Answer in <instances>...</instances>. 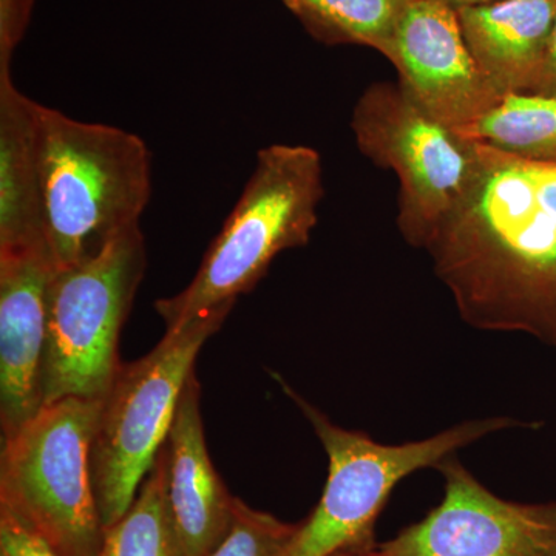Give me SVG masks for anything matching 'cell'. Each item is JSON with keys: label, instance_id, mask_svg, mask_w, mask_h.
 Here are the masks:
<instances>
[{"label": "cell", "instance_id": "obj_4", "mask_svg": "<svg viewBox=\"0 0 556 556\" xmlns=\"http://www.w3.org/2000/svg\"><path fill=\"white\" fill-rule=\"evenodd\" d=\"M277 382L306 416L328 456V479L313 514L299 522L283 556H336L376 547L375 526L394 486L420 468L496 431L529 424L508 417L470 420L422 441L387 445L336 426L280 376Z\"/></svg>", "mask_w": 556, "mask_h": 556}, {"label": "cell", "instance_id": "obj_25", "mask_svg": "<svg viewBox=\"0 0 556 556\" xmlns=\"http://www.w3.org/2000/svg\"><path fill=\"white\" fill-rule=\"evenodd\" d=\"M554 2H556V0H554Z\"/></svg>", "mask_w": 556, "mask_h": 556}, {"label": "cell", "instance_id": "obj_7", "mask_svg": "<svg viewBox=\"0 0 556 556\" xmlns=\"http://www.w3.org/2000/svg\"><path fill=\"white\" fill-rule=\"evenodd\" d=\"M146 265L144 236L137 226L94 257L54 270L40 369L42 407L64 397L104 399L109 393L123 364L121 329Z\"/></svg>", "mask_w": 556, "mask_h": 556}, {"label": "cell", "instance_id": "obj_14", "mask_svg": "<svg viewBox=\"0 0 556 556\" xmlns=\"http://www.w3.org/2000/svg\"><path fill=\"white\" fill-rule=\"evenodd\" d=\"M39 105L14 87L11 70H0V252L49 249L40 189Z\"/></svg>", "mask_w": 556, "mask_h": 556}, {"label": "cell", "instance_id": "obj_24", "mask_svg": "<svg viewBox=\"0 0 556 556\" xmlns=\"http://www.w3.org/2000/svg\"><path fill=\"white\" fill-rule=\"evenodd\" d=\"M281 2H285V0H281Z\"/></svg>", "mask_w": 556, "mask_h": 556}, {"label": "cell", "instance_id": "obj_6", "mask_svg": "<svg viewBox=\"0 0 556 556\" xmlns=\"http://www.w3.org/2000/svg\"><path fill=\"white\" fill-rule=\"evenodd\" d=\"M236 303H226L166 329L144 357L121 364L90 450L91 481L104 529L126 515L167 437L186 380L211 336Z\"/></svg>", "mask_w": 556, "mask_h": 556}, {"label": "cell", "instance_id": "obj_11", "mask_svg": "<svg viewBox=\"0 0 556 556\" xmlns=\"http://www.w3.org/2000/svg\"><path fill=\"white\" fill-rule=\"evenodd\" d=\"M49 249L0 252V424L2 439L42 408L40 369L49 287L56 270Z\"/></svg>", "mask_w": 556, "mask_h": 556}, {"label": "cell", "instance_id": "obj_19", "mask_svg": "<svg viewBox=\"0 0 556 556\" xmlns=\"http://www.w3.org/2000/svg\"><path fill=\"white\" fill-rule=\"evenodd\" d=\"M35 0H0V70H10L14 50L30 24Z\"/></svg>", "mask_w": 556, "mask_h": 556}, {"label": "cell", "instance_id": "obj_21", "mask_svg": "<svg viewBox=\"0 0 556 556\" xmlns=\"http://www.w3.org/2000/svg\"><path fill=\"white\" fill-rule=\"evenodd\" d=\"M529 93L556 98V20L551 40H548L546 56H544L543 65H541L535 84Z\"/></svg>", "mask_w": 556, "mask_h": 556}, {"label": "cell", "instance_id": "obj_2", "mask_svg": "<svg viewBox=\"0 0 556 556\" xmlns=\"http://www.w3.org/2000/svg\"><path fill=\"white\" fill-rule=\"evenodd\" d=\"M39 172L46 241L56 268L100 254L137 228L152 195L144 139L39 105Z\"/></svg>", "mask_w": 556, "mask_h": 556}, {"label": "cell", "instance_id": "obj_3", "mask_svg": "<svg viewBox=\"0 0 556 556\" xmlns=\"http://www.w3.org/2000/svg\"><path fill=\"white\" fill-rule=\"evenodd\" d=\"M324 195V167L316 149H260L254 170L195 277L178 294L156 300L166 329L236 303L257 287L278 254L306 247Z\"/></svg>", "mask_w": 556, "mask_h": 556}, {"label": "cell", "instance_id": "obj_15", "mask_svg": "<svg viewBox=\"0 0 556 556\" xmlns=\"http://www.w3.org/2000/svg\"><path fill=\"white\" fill-rule=\"evenodd\" d=\"M457 134L518 159L556 164V98L506 93L482 118Z\"/></svg>", "mask_w": 556, "mask_h": 556}, {"label": "cell", "instance_id": "obj_17", "mask_svg": "<svg viewBox=\"0 0 556 556\" xmlns=\"http://www.w3.org/2000/svg\"><path fill=\"white\" fill-rule=\"evenodd\" d=\"M100 556H182L167 507L160 456L129 510L105 529Z\"/></svg>", "mask_w": 556, "mask_h": 556}, {"label": "cell", "instance_id": "obj_23", "mask_svg": "<svg viewBox=\"0 0 556 556\" xmlns=\"http://www.w3.org/2000/svg\"><path fill=\"white\" fill-rule=\"evenodd\" d=\"M336 556H378V554H376L375 547H372L367 548V551L343 552V554H339Z\"/></svg>", "mask_w": 556, "mask_h": 556}, {"label": "cell", "instance_id": "obj_12", "mask_svg": "<svg viewBox=\"0 0 556 556\" xmlns=\"http://www.w3.org/2000/svg\"><path fill=\"white\" fill-rule=\"evenodd\" d=\"M195 371L186 380L169 437L160 450L164 492L182 556H208L228 532L236 508L208 456Z\"/></svg>", "mask_w": 556, "mask_h": 556}, {"label": "cell", "instance_id": "obj_10", "mask_svg": "<svg viewBox=\"0 0 556 556\" xmlns=\"http://www.w3.org/2000/svg\"><path fill=\"white\" fill-rule=\"evenodd\" d=\"M386 58L396 67L402 89L456 131L504 97L471 56L457 11L439 0L409 2Z\"/></svg>", "mask_w": 556, "mask_h": 556}, {"label": "cell", "instance_id": "obj_9", "mask_svg": "<svg viewBox=\"0 0 556 556\" xmlns=\"http://www.w3.org/2000/svg\"><path fill=\"white\" fill-rule=\"evenodd\" d=\"M444 500L378 556H556V503L521 504L485 489L456 455L437 467Z\"/></svg>", "mask_w": 556, "mask_h": 556}, {"label": "cell", "instance_id": "obj_5", "mask_svg": "<svg viewBox=\"0 0 556 556\" xmlns=\"http://www.w3.org/2000/svg\"><path fill=\"white\" fill-rule=\"evenodd\" d=\"M101 407L102 399H60L2 439L0 507L61 556L101 555L105 529L90 467Z\"/></svg>", "mask_w": 556, "mask_h": 556}, {"label": "cell", "instance_id": "obj_18", "mask_svg": "<svg viewBox=\"0 0 556 556\" xmlns=\"http://www.w3.org/2000/svg\"><path fill=\"white\" fill-rule=\"evenodd\" d=\"M298 526L255 510L237 497L229 530L208 556H283Z\"/></svg>", "mask_w": 556, "mask_h": 556}, {"label": "cell", "instance_id": "obj_8", "mask_svg": "<svg viewBox=\"0 0 556 556\" xmlns=\"http://www.w3.org/2000/svg\"><path fill=\"white\" fill-rule=\"evenodd\" d=\"M351 129L367 159L396 172L399 230L413 248L426 249L477 178V142L428 115L399 83L369 86Z\"/></svg>", "mask_w": 556, "mask_h": 556}, {"label": "cell", "instance_id": "obj_26", "mask_svg": "<svg viewBox=\"0 0 556 556\" xmlns=\"http://www.w3.org/2000/svg\"><path fill=\"white\" fill-rule=\"evenodd\" d=\"M0 556H3V555H0Z\"/></svg>", "mask_w": 556, "mask_h": 556}, {"label": "cell", "instance_id": "obj_16", "mask_svg": "<svg viewBox=\"0 0 556 556\" xmlns=\"http://www.w3.org/2000/svg\"><path fill=\"white\" fill-rule=\"evenodd\" d=\"M412 0H285L303 27L328 46L353 43L387 56Z\"/></svg>", "mask_w": 556, "mask_h": 556}, {"label": "cell", "instance_id": "obj_13", "mask_svg": "<svg viewBox=\"0 0 556 556\" xmlns=\"http://www.w3.org/2000/svg\"><path fill=\"white\" fill-rule=\"evenodd\" d=\"M478 67L501 94L529 93L554 30V0H501L456 10Z\"/></svg>", "mask_w": 556, "mask_h": 556}, {"label": "cell", "instance_id": "obj_20", "mask_svg": "<svg viewBox=\"0 0 556 556\" xmlns=\"http://www.w3.org/2000/svg\"><path fill=\"white\" fill-rule=\"evenodd\" d=\"M0 555L61 556L3 507H0Z\"/></svg>", "mask_w": 556, "mask_h": 556}, {"label": "cell", "instance_id": "obj_1", "mask_svg": "<svg viewBox=\"0 0 556 556\" xmlns=\"http://www.w3.org/2000/svg\"><path fill=\"white\" fill-rule=\"evenodd\" d=\"M478 153L473 185L424 251L470 327L556 348V164Z\"/></svg>", "mask_w": 556, "mask_h": 556}, {"label": "cell", "instance_id": "obj_22", "mask_svg": "<svg viewBox=\"0 0 556 556\" xmlns=\"http://www.w3.org/2000/svg\"><path fill=\"white\" fill-rule=\"evenodd\" d=\"M445 5L452 7L453 10L466 9V7L486 5V3L501 2V0H439Z\"/></svg>", "mask_w": 556, "mask_h": 556}]
</instances>
